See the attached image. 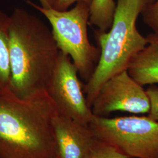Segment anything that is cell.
Returning a JSON list of instances; mask_svg holds the SVG:
<instances>
[{"mask_svg":"<svg viewBox=\"0 0 158 158\" xmlns=\"http://www.w3.org/2000/svg\"><path fill=\"white\" fill-rule=\"evenodd\" d=\"M116 6L115 0H91L89 24L99 31H108L113 24Z\"/></svg>","mask_w":158,"mask_h":158,"instance_id":"11","label":"cell"},{"mask_svg":"<svg viewBox=\"0 0 158 158\" xmlns=\"http://www.w3.org/2000/svg\"><path fill=\"white\" fill-rule=\"evenodd\" d=\"M10 20V16L0 10V90L9 86L11 77Z\"/></svg>","mask_w":158,"mask_h":158,"instance_id":"10","label":"cell"},{"mask_svg":"<svg viewBox=\"0 0 158 158\" xmlns=\"http://www.w3.org/2000/svg\"><path fill=\"white\" fill-rule=\"evenodd\" d=\"M9 39V88L23 98L45 89L60 53L52 30L38 17L16 8L10 15Z\"/></svg>","mask_w":158,"mask_h":158,"instance_id":"2","label":"cell"},{"mask_svg":"<svg viewBox=\"0 0 158 158\" xmlns=\"http://www.w3.org/2000/svg\"><path fill=\"white\" fill-rule=\"evenodd\" d=\"M147 39V45L131 59L127 70L142 86L158 84V35L149 34Z\"/></svg>","mask_w":158,"mask_h":158,"instance_id":"9","label":"cell"},{"mask_svg":"<svg viewBox=\"0 0 158 158\" xmlns=\"http://www.w3.org/2000/svg\"><path fill=\"white\" fill-rule=\"evenodd\" d=\"M79 1H84L90 4L91 0H54L53 8L59 11H66L69 7Z\"/></svg>","mask_w":158,"mask_h":158,"instance_id":"15","label":"cell"},{"mask_svg":"<svg viewBox=\"0 0 158 158\" xmlns=\"http://www.w3.org/2000/svg\"><path fill=\"white\" fill-rule=\"evenodd\" d=\"M88 125L99 141L129 158H158V122L148 116L94 115Z\"/></svg>","mask_w":158,"mask_h":158,"instance_id":"5","label":"cell"},{"mask_svg":"<svg viewBox=\"0 0 158 158\" xmlns=\"http://www.w3.org/2000/svg\"><path fill=\"white\" fill-rule=\"evenodd\" d=\"M150 102L143 86L124 70L108 79L98 91L91 110L97 117H106L115 111L146 114Z\"/></svg>","mask_w":158,"mask_h":158,"instance_id":"7","label":"cell"},{"mask_svg":"<svg viewBox=\"0 0 158 158\" xmlns=\"http://www.w3.org/2000/svg\"><path fill=\"white\" fill-rule=\"evenodd\" d=\"M40 6L45 8H53L54 0H38Z\"/></svg>","mask_w":158,"mask_h":158,"instance_id":"16","label":"cell"},{"mask_svg":"<svg viewBox=\"0 0 158 158\" xmlns=\"http://www.w3.org/2000/svg\"><path fill=\"white\" fill-rule=\"evenodd\" d=\"M153 1L117 0L111 27L106 32L94 31L100 56L94 73L83 84L87 102L91 108L102 85L127 70L131 59L147 45V36L138 31L136 22L145 7Z\"/></svg>","mask_w":158,"mask_h":158,"instance_id":"3","label":"cell"},{"mask_svg":"<svg viewBox=\"0 0 158 158\" xmlns=\"http://www.w3.org/2000/svg\"><path fill=\"white\" fill-rule=\"evenodd\" d=\"M57 158H83L98 141L89 125L57 113L53 120Z\"/></svg>","mask_w":158,"mask_h":158,"instance_id":"8","label":"cell"},{"mask_svg":"<svg viewBox=\"0 0 158 158\" xmlns=\"http://www.w3.org/2000/svg\"><path fill=\"white\" fill-rule=\"evenodd\" d=\"M45 90L58 113L80 124H89L94 115L87 104L83 83L71 58L60 51Z\"/></svg>","mask_w":158,"mask_h":158,"instance_id":"6","label":"cell"},{"mask_svg":"<svg viewBox=\"0 0 158 158\" xmlns=\"http://www.w3.org/2000/svg\"><path fill=\"white\" fill-rule=\"evenodd\" d=\"M146 92L150 102V110L148 116L158 122V87L150 86Z\"/></svg>","mask_w":158,"mask_h":158,"instance_id":"14","label":"cell"},{"mask_svg":"<svg viewBox=\"0 0 158 158\" xmlns=\"http://www.w3.org/2000/svg\"><path fill=\"white\" fill-rule=\"evenodd\" d=\"M144 23L158 35V0L148 4L142 12Z\"/></svg>","mask_w":158,"mask_h":158,"instance_id":"13","label":"cell"},{"mask_svg":"<svg viewBox=\"0 0 158 158\" xmlns=\"http://www.w3.org/2000/svg\"><path fill=\"white\" fill-rule=\"evenodd\" d=\"M56 107L45 89L25 97L0 90V158H57Z\"/></svg>","mask_w":158,"mask_h":158,"instance_id":"1","label":"cell"},{"mask_svg":"<svg viewBox=\"0 0 158 158\" xmlns=\"http://www.w3.org/2000/svg\"><path fill=\"white\" fill-rule=\"evenodd\" d=\"M27 2L48 19L59 51L69 56L79 77L87 82L94 73L100 56L99 48L93 45L88 36L90 4L79 1L69 10L59 11L43 8L31 0Z\"/></svg>","mask_w":158,"mask_h":158,"instance_id":"4","label":"cell"},{"mask_svg":"<svg viewBox=\"0 0 158 158\" xmlns=\"http://www.w3.org/2000/svg\"><path fill=\"white\" fill-rule=\"evenodd\" d=\"M83 158H129L114 147L98 140Z\"/></svg>","mask_w":158,"mask_h":158,"instance_id":"12","label":"cell"}]
</instances>
